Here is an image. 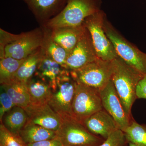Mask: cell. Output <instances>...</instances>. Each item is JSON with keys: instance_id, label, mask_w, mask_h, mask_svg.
I'll use <instances>...</instances> for the list:
<instances>
[{"instance_id": "cell-17", "label": "cell", "mask_w": 146, "mask_h": 146, "mask_svg": "<svg viewBox=\"0 0 146 146\" xmlns=\"http://www.w3.org/2000/svg\"><path fill=\"white\" fill-rule=\"evenodd\" d=\"M26 84L29 94L30 104L48 103L52 94V89L48 84L35 75Z\"/></svg>"}, {"instance_id": "cell-11", "label": "cell", "mask_w": 146, "mask_h": 146, "mask_svg": "<svg viewBox=\"0 0 146 146\" xmlns=\"http://www.w3.org/2000/svg\"><path fill=\"white\" fill-rule=\"evenodd\" d=\"M98 58L91 35L86 29L77 44L68 54L66 69L70 71L78 70Z\"/></svg>"}, {"instance_id": "cell-22", "label": "cell", "mask_w": 146, "mask_h": 146, "mask_svg": "<svg viewBox=\"0 0 146 146\" xmlns=\"http://www.w3.org/2000/svg\"><path fill=\"white\" fill-rule=\"evenodd\" d=\"M42 27L44 31V39L42 47L45 54L66 69V60L69 54L63 47L54 41L50 30Z\"/></svg>"}, {"instance_id": "cell-13", "label": "cell", "mask_w": 146, "mask_h": 146, "mask_svg": "<svg viewBox=\"0 0 146 146\" xmlns=\"http://www.w3.org/2000/svg\"><path fill=\"white\" fill-rule=\"evenodd\" d=\"M81 123L90 133L104 140L112 132L119 129L112 116L104 109L85 119Z\"/></svg>"}, {"instance_id": "cell-16", "label": "cell", "mask_w": 146, "mask_h": 146, "mask_svg": "<svg viewBox=\"0 0 146 146\" xmlns=\"http://www.w3.org/2000/svg\"><path fill=\"white\" fill-rule=\"evenodd\" d=\"M66 70L45 54L35 75L48 84L53 92L57 88L58 78Z\"/></svg>"}, {"instance_id": "cell-14", "label": "cell", "mask_w": 146, "mask_h": 146, "mask_svg": "<svg viewBox=\"0 0 146 146\" xmlns=\"http://www.w3.org/2000/svg\"><path fill=\"white\" fill-rule=\"evenodd\" d=\"M42 26L63 10L68 0H23Z\"/></svg>"}, {"instance_id": "cell-9", "label": "cell", "mask_w": 146, "mask_h": 146, "mask_svg": "<svg viewBox=\"0 0 146 146\" xmlns=\"http://www.w3.org/2000/svg\"><path fill=\"white\" fill-rule=\"evenodd\" d=\"M44 31L43 27L19 34L18 38L5 46L1 58L10 57L22 60L43 46Z\"/></svg>"}, {"instance_id": "cell-1", "label": "cell", "mask_w": 146, "mask_h": 146, "mask_svg": "<svg viewBox=\"0 0 146 146\" xmlns=\"http://www.w3.org/2000/svg\"><path fill=\"white\" fill-rule=\"evenodd\" d=\"M112 80L126 112L132 118L131 108L137 99L136 88L143 75L119 57L112 60Z\"/></svg>"}, {"instance_id": "cell-4", "label": "cell", "mask_w": 146, "mask_h": 146, "mask_svg": "<svg viewBox=\"0 0 146 146\" xmlns=\"http://www.w3.org/2000/svg\"><path fill=\"white\" fill-rule=\"evenodd\" d=\"M105 16L104 12L100 10L87 17L83 24L90 33L99 58L112 61L118 56L104 31Z\"/></svg>"}, {"instance_id": "cell-30", "label": "cell", "mask_w": 146, "mask_h": 146, "mask_svg": "<svg viewBox=\"0 0 146 146\" xmlns=\"http://www.w3.org/2000/svg\"><path fill=\"white\" fill-rule=\"evenodd\" d=\"M128 146H138L135 144L132 143H129Z\"/></svg>"}, {"instance_id": "cell-8", "label": "cell", "mask_w": 146, "mask_h": 146, "mask_svg": "<svg viewBox=\"0 0 146 146\" xmlns=\"http://www.w3.org/2000/svg\"><path fill=\"white\" fill-rule=\"evenodd\" d=\"M104 28L118 57L143 75H146V54L130 44L105 22Z\"/></svg>"}, {"instance_id": "cell-23", "label": "cell", "mask_w": 146, "mask_h": 146, "mask_svg": "<svg viewBox=\"0 0 146 146\" xmlns=\"http://www.w3.org/2000/svg\"><path fill=\"white\" fill-rule=\"evenodd\" d=\"M24 59L18 60L10 57H4L1 58V85L9 83L14 80L17 71L23 62Z\"/></svg>"}, {"instance_id": "cell-15", "label": "cell", "mask_w": 146, "mask_h": 146, "mask_svg": "<svg viewBox=\"0 0 146 146\" xmlns=\"http://www.w3.org/2000/svg\"><path fill=\"white\" fill-rule=\"evenodd\" d=\"M49 29L54 41L69 54L77 44L86 29L83 24L78 27H62Z\"/></svg>"}, {"instance_id": "cell-27", "label": "cell", "mask_w": 146, "mask_h": 146, "mask_svg": "<svg viewBox=\"0 0 146 146\" xmlns=\"http://www.w3.org/2000/svg\"><path fill=\"white\" fill-rule=\"evenodd\" d=\"M0 121L4 115L11 108L16 106L6 91L1 85L0 91Z\"/></svg>"}, {"instance_id": "cell-32", "label": "cell", "mask_w": 146, "mask_h": 146, "mask_svg": "<svg viewBox=\"0 0 146 146\" xmlns=\"http://www.w3.org/2000/svg\"></svg>"}, {"instance_id": "cell-3", "label": "cell", "mask_w": 146, "mask_h": 146, "mask_svg": "<svg viewBox=\"0 0 146 146\" xmlns=\"http://www.w3.org/2000/svg\"><path fill=\"white\" fill-rule=\"evenodd\" d=\"M113 68L112 61L98 58L78 70L70 71L77 83L100 90L111 80Z\"/></svg>"}, {"instance_id": "cell-6", "label": "cell", "mask_w": 146, "mask_h": 146, "mask_svg": "<svg viewBox=\"0 0 146 146\" xmlns=\"http://www.w3.org/2000/svg\"><path fill=\"white\" fill-rule=\"evenodd\" d=\"M57 84V88L53 91L48 104L62 119L74 117L72 106L76 82L72 78L70 71L65 70L58 78Z\"/></svg>"}, {"instance_id": "cell-24", "label": "cell", "mask_w": 146, "mask_h": 146, "mask_svg": "<svg viewBox=\"0 0 146 146\" xmlns=\"http://www.w3.org/2000/svg\"><path fill=\"white\" fill-rule=\"evenodd\" d=\"M123 132L128 143L138 146H146V123L141 124L133 118Z\"/></svg>"}, {"instance_id": "cell-5", "label": "cell", "mask_w": 146, "mask_h": 146, "mask_svg": "<svg viewBox=\"0 0 146 146\" xmlns=\"http://www.w3.org/2000/svg\"><path fill=\"white\" fill-rule=\"evenodd\" d=\"M56 132L64 146H98L104 140L90 133L80 122L72 117L63 119Z\"/></svg>"}, {"instance_id": "cell-25", "label": "cell", "mask_w": 146, "mask_h": 146, "mask_svg": "<svg viewBox=\"0 0 146 146\" xmlns=\"http://www.w3.org/2000/svg\"><path fill=\"white\" fill-rule=\"evenodd\" d=\"M0 146H27L20 136L9 131L2 123L0 124Z\"/></svg>"}, {"instance_id": "cell-29", "label": "cell", "mask_w": 146, "mask_h": 146, "mask_svg": "<svg viewBox=\"0 0 146 146\" xmlns=\"http://www.w3.org/2000/svg\"><path fill=\"white\" fill-rule=\"evenodd\" d=\"M137 98L146 99V75L139 81L136 88Z\"/></svg>"}, {"instance_id": "cell-18", "label": "cell", "mask_w": 146, "mask_h": 146, "mask_svg": "<svg viewBox=\"0 0 146 146\" xmlns=\"http://www.w3.org/2000/svg\"><path fill=\"white\" fill-rule=\"evenodd\" d=\"M44 55L42 46L25 58L17 71L13 80L27 83L34 76Z\"/></svg>"}, {"instance_id": "cell-2", "label": "cell", "mask_w": 146, "mask_h": 146, "mask_svg": "<svg viewBox=\"0 0 146 146\" xmlns=\"http://www.w3.org/2000/svg\"><path fill=\"white\" fill-rule=\"evenodd\" d=\"M101 0H68L63 10L42 26L49 29L79 26L101 10Z\"/></svg>"}, {"instance_id": "cell-7", "label": "cell", "mask_w": 146, "mask_h": 146, "mask_svg": "<svg viewBox=\"0 0 146 146\" xmlns=\"http://www.w3.org/2000/svg\"><path fill=\"white\" fill-rule=\"evenodd\" d=\"M103 109L99 90L76 82L72 106L74 117L81 123Z\"/></svg>"}, {"instance_id": "cell-26", "label": "cell", "mask_w": 146, "mask_h": 146, "mask_svg": "<svg viewBox=\"0 0 146 146\" xmlns=\"http://www.w3.org/2000/svg\"><path fill=\"white\" fill-rule=\"evenodd\" d=\"M128 144L124 132L118 129L112 132L98 146H128Z\"/></svg>"}, {"instance_id": "cell-21", "label": "cell", "mask_w": 146, "mask_h": 146, "mask_svg": "<svg viewBox=\"0 0 146 146\" xmlns=\"http://www.w3.org/2000/svg\"><path fill=\"white\" fill-rule=\"evenodd\" d=\"M16 106L25 108L30 104V98L27 84L13 80L1 84Z\"/></svg>"}, {"instance_id": "cell-20", "label": "cell", "mask_w": 146, "mask_h": 146, "mask_svg": "<svg viewBox=\"0 0 146 146\" xmlns=\"http://www.w3.org/2000/svg\"><path fill=\"white\" fill-rule=\"evenodd\" d=\"M1 121L11 133L19 136V133L28 122L26 112L23 108L15 106L6 113Z\"/></svg>"}, {"instance_id": "cell-31", "label": "cell", "mask_w": 146, "mask_h": 146, "mask_svg": "<svg viewBox=\"0 0 146 146\" xmlns=\"http://www.w3.org/2000/svg\"></svg>"}, {"instance_id": "cell-12", "label": "cell", "mask_w": 146, "mask_h": 146, "mask_svg": "<svg viewBox=\"0 0 146 146\" xmlns=\"http://www.w3.org/2000/svg\"><path fill=\"white\" fill-rule=\"evenodd\" d=\"M27 122L37 125L50 130L56 131L62 124L63 119L49 105L30 104L25 108Z\"/></svg>"}, {"instance_id": "cell-10", "label": "cell", "mask_w": 146, "mask_h": 146, "mask_svg": "<svg viewBox=\"0 0 146 146\" xmlns=\"http://www.w3.org/2000/svg\"><path fill=\"white\" fill-rule=\"evenodd\" d=\"M99 91L103 109L112 116L119 129L124 131L133 118L126 112L111 80Z\"/></svg>"}, {"instance_id": "cell-28", "label": "cell", "mask_w": 146, "mask_h": 146, "mask_svg": "<svg viewBox=\"0 0 146 146\" xmlns=\"http://www.w3.org/2000/svg\"><path fill=\"white\" fill-rule=\"evenodd\" d=\"M27 146H64L62 141L60 138L58 136L56 138L50 140H45L40 141V142H36L27 144Z\"/></svg>"}, {"instance_id": "cell-19", "label": "cell", "mask_w": 146, "mask_h": 146, "mask_svg": "<svg viewBox=\"0 0 146 146\" xmlns=\"http://www.w3.org/2000/svg\"><path fill=\"white\" fill-rule=\"evenodd\" d=\"M19 136L25 143L28 144L53 139L57 136L56 131L27 122L20 131Z\"/></svg>"}]
</instances>
